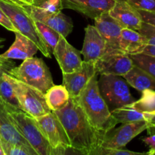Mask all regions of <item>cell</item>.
Segmentation results:
<instances>
[{"label": "cell", "mask_w": 155, "mask_h": 155, "mask_svg": "<svg viewBox=\"0 0 155 155\" xmlns=\"http://www.w3.org/2000/svg\"><path fill=\"white\" fill-rule=\"evenodd\" d=\"M61 123L71 146L89 151L99 144L101 136L91 126L78 103L70 98L65 107L54 112Z\"/></svg>", "instance_id": "obj_1"}, {"label": "cell", "mask_w": 155, "mask_h": 155, "mask_svg": "<svg viewBox=\"0 0 155 155\" xmlns=\"http://www.w3.org/2000/svg\"><path fill=\"white\" fill-rule=\"evenodd\" d=\"M74 99L83 110L91 126L101 136L117 125L110 109L100 94L97 74L91 78L80 95Z\"/></svg>", "instance_id": "obj_2"}, {"label": "cell", "mask_w": 155, "mask_h": 155, "mask_svg": "<svg viewBox=\"0 0 155 155\" xmlns=\"http://www.w3.org/2000/svg\"><path fill=\"white\" fill-rule=\"evenodd\" d=\"M3 103L15 127L37 154L51 155L52 148L41 132L35 118L21 109L4 101Z\"/></svg>", "instance_id": "obj_3"}, {"label": "cell", "mask_w": 155, "mask_h": 155, "mask_svg": "<svg viewBox=\"0 0 155 155\" xmlns=\"http://www.w3.org/2000/svg\"><path fill=\"white\" fill-rule=\"evenodd\" d=\"M0 8L7 15L18 32L33 41L45 57H51V51L42 40L36 28L35 20L21 5L7 0H0Z\"/></svg>", "instance_id": "obj_4"}, {"label": "cell", "mask_w": 155, "mask_h": 155, "mask_svg": "<svg viewBox=\"0 0 155 155\" xmlns=\"http://www.w3.org/2000/svg\"><path fill=\"white\" fill-rule=\"evenodd\" d=\"M7 74L44 94L54 86L49 69L45 62L38 58L24 60L19 67H14Z\"/></svg>", "instance_id": "obj_5"}, {"label": "cell", "mask_w": 155, "mask_h": 155, "mask_svg": "<svg viewBox=\"0 0 155 155\" xmlns=\"http://www.w3.org/2000/svg\"><path fill=\"white\" fill-rule=\"evenodd\" d=\"M98 83L100 94L108 108H118L136 101L130 93L127 83L118 76L101 75Z\"/></svg>", "instance_id": "obj_6"}, {"label": "cell", "mask_w": 155, "mask_h": 155, "mask_svg": "<svg viewBox=\"0 0 155 155\" xmlns=\"http://www.w3.org/2000/svg\"><path fill=\"white\" fill-rule=\"evenodd\" d=\"M12 82L21 110L34 118L44 116L51 111L47 105L45 94L12 77Z\"/></svg>", "instance_id": "obj_7"}, {"label": "cell", "mask_w": 155, "mask_h": 155, "mask_svg": "<svg viewBox=\"0 0 155 155\" xmlns=\"http://www.w3.org/2000/svg\"><path fill=\"white\" fill-rule=\"evenodd\" d=\"M146 129L145 120L124 124L119 128L112 129L103 135L100 139L99 145L107 149L122 148Z\"/></svg>", "instance_id": "obj_8"}, {"label": "cell", "mask_w": 155, "mask_h": 155, "mask_svg": "<svg viewBox=\"0 0 155 155\" xmlns=\"http://www.w3.org/2000/svg\"><path fill=\"white\" fill-rule=\"evenodd\" d=\"M134 66L130 54L121 50L107 51L95 62L97 74L124 77Z\"/></svg>", "instance_id": "obj_9"}, {"label": "cell", "mask_w": 155, "mask_h": 155, "mask_svg": "<svg viewBox=\"0 0 155 155\" xmlns=\"http://www.w3.org/2000/svg\"><path fill=\"white\" fill-rule=\"evenodd\" d=\"M21 6L33 19L51 27L61 36L66 38L72 32L74 28L72 20L61 12L56 14H45L34 5L22 4Z\"/></svg>", "instance_id": "obj_10"}, {"label": "cell", "mask_w": 155, "mask_h": 155, "mask_svg": "<svg viewBox=\"0 0 155 155\" xmlns=\"http://www.w3.org/2000/svg\"><path fill=\"white\" fill-rule=\"evenodd\" d=\"M35 120L51 148L71 145L68 135L54 112L51 111Z\"/></svg>", "instance_id": "obj_11"}, {"label": "cell", "mask_w": 155, "mask_h": 155, "mask_svg": "<svg viewBox=\"0 0 155 155\" xmlns=\"http://www.w3.org/2000/svg\"><path fill=\"white\" fill-rule=\"evenodd\" d=\"M52 52L62 74H71L82 68L83 61L81 58V52L71 45L64 36H60Z\"/></svg>", "instance_id": "obj_12"}, {"label": "cell", "mask_w": 155, "mask_h": 155, "mask_svg": "<svg viewBox=\"0 0 155 155\" xmlns=\"http://www.w3.org/2000/svg\"><path fill=\"white\" fill-rule=\"evenodd\" d=\"M98 74L95 62L83 61L79 71L71 74H63V86L68 90L71 98H76L93 76Z\"/></svg>", "instance_id": "obj_13"}, {"label": "cell", "mask_w": 155, "mask_h": 155, "mask_svg": "<svg viewBox=\"0 0 155 155\" xmlns=\"http://www.w3.org/2000/svg\"><path fill=\"white\" fill-rule=\"evenodd\" d=\"M94 21L95 27L106 42L105 52L120 50L119 48V39L124 27L114 19L108 12L101 14Z\"/></svg>", "instance_id": "obj_14"}, {"label": "cell", "mask_w": 155, "mask_h": 155, "mask_svg": "<svg viewBox=\"0 0 155 155\" xmlns=\"http://www.w3.org/2000/svg\"><path fill=\"white\" fill-rule=\"evenodd\" d=\"M0 139L12 145H18L30 155H38L15 127L5 104L0 98Z\"/></svg>", "instance_id": "obj_15"}, {"label": "cell", "mask_w": 155, "mask_h": 155, "mask_svg": "<svg viewBox=\"0 0 155 155\" xmlns=\"http://www.w3.org/2000/svg\"><path fill=\"white\" fill-rule=\"evenodd\" d=\"M108 13L124 28L138 31L143 23L138 9L124 0H115V2Z\"/></svg>", "instance_id": "obj_16"}, {"label": "cell", "mask_w": 155, "mask_h": 155, "mask_svg": "<svg viewBox=\"0 0 155 155\" xmlns=\"http://www.w3.org/2000/svg\"><path fill=\"white\" fill-rule=\"evenodd\" d=\"M106 51V42L95 26L88 25L85 28V37L81 54L83 61L95 62Z\"/></svg>", "instance_id": "obj_17"}, {"label": "cell", "mask_w": 155, "mask_h": 155, "mask_svg": "<svg viewBox=\"0 0 155 155\" xmlns=\"http://www.w3.org/2000/svg\"><path fill=\"white\" fill-rule=\"evenodd\" d=\"M114 2L115 0H62L64 8L72 9L93 20L108 12Z\"/></svg>", "instance_id": "obj_18"}, {"label": "cell", "mask_w": 155, "mask_h": 155, "mask_svg": "<svg viewBox=\"0 0 155 155\" xmlns=\"http://www.w3.org/2000/svg\"><path fill=\"white\" fill-rule=\"evenodd\" d=\"M15 33V42L7 51L1 55L11 60L18 59L23 61L33 57L39 50L36 44L20 32L18 31Z\"/></svg>", "instance_id": "obj_19"}, {"label": "cell", "mask_w": 155, "mask_h": 155, "mask_svg": "<svg viewBox=\"0 0 155 155\" xmlns=\"http://www.w3.org/2000/svg\"><path fill=\"white\" fill-rule=\"evenodd\" d=\"M147 44L145 38L138 31L124 28L119 39V48L128 54H139L142 52Z\"/></svg>", "instance_id": "obj_20"}, {"label": "cell", "mask_w": 155, "mask_h": 155, "mask_svg": "<svg viewBox=\"0 0 155 155\" xmlns=\"http://www.w3.org/2000/svg\"><path fill=\"white\" fill-rule=\"evenodd\" d=\"M124 77L130 86L138 91L142 92L145 89H155L154 79L136 65Z\"/></svg>", "instance_id": "obj_21"}, {"label": "cell", "mask_w": 155, "mask_h": 155, "mask_svg": "<svg viewBox=\"0 0 155 155\" xmlns=\"http://www.w3.org/2000/svg\"><path fill=\"white\" fill-rule=\"evenodd\" d=\"M47 105L53 112L58 111L66 106L70 100V95L63 85L53 86L45 94Z\"/></svg>", "instance_id": "obj_22"}, {"label": "cell", "mask_w": 155, "mask_h": 155, "mask_svg": "<svg viewBox=\"0 0 155 155\" xmlns=\"http://www.w3.org/2000/svg\"><path fill=\"white\" fill-rule=\"evenodd\" d=\"M0 98L4 102L21 109L12 85V77L7 73H4L0 79Z\"/></svg>", "instance_id": "obj_23"}, {"label": "cell", "mask_w": 155, "mask_h": 155, "mask_svg": "<svg viewBox=\"0 0 155 155\" xmlns=\"http://www.w3.org/2000/svg\"><path fill=\"white\" fill-rule=\"evenodd\" d=\"M110 114L113 117L117 124L120 123L124 124L145 120L144 113L138 111L130 107L129 105L114 109L110 111Z\"/></svg>", "instance_id": "obj_24"}, {"label": "cell", "mask_w": 155, "mask_h": 155, "mask_svg": "<svg viewBox=\"0 0 155 155\" xmlns=\"http://www.w3.org/2000/svg\"><path fill=\"white\" fill-rule=\"evenodd\" d=\"M140 99L129 104L130 107L142 113H151L155 111V90L145 89L142 91Z\"/></svg>", "instance_id": "obj_25"}, {"label": "cell", "mask_w": 155, "mask_h": 155, "mask_svg": "<svg viewBox=\"0 0 155 155\" xmlns=\"http://www.w3.org/2000/svg\"><path fill=\"white\" fill-rule=\"evenodd\" d=\"M35 24H36L38 31L40 33L42 40L47 45L49 51L52 52L54 47L56 46L58 42L61 35L55 30L51 29V27H48L39 21H36V20H35Z\"/></svg>", "instance_id": "obj_26"}, {"label": "cell", "mask_w": 155, "mask_h": 155, "mask_svg": "<svg viewBox=\"0 0 155 155\" xmlns=\"http://www.w3.org/2000/svg\"><path fill=\"white\" fill-rule=\"evenodd\" d=\"M130 58L134 65L143 70L155 80V57L143 53H139L130 54Z\"/></svg>", "instance_id": "obj_27"}, {"label": "cell", "mask_w": 155, "mask_h": 155, "mask_svg": "<svg viewBox=\"0 0 155 155\" xmlns=\"http://www.w3.org/2000/svg\"><path fill=\"white\" fill-rule=\"evenodd\" d=\"M45 14H56L64 8L62 0H45L39 5H36Z\"/></svg>", "instance_id": "obj_28"}, {"label": "cell", "mask_w": 155, "mask_h": 155, "mask_svg": "<svg viewBox=\"0 0 155 155\" xmlns=\"http://www.w3.org/2000/svg\"><path fill=\"white\" fill-rule=\"evenodd\" d=\"M51 155H89V151L69 146H58L51 149Z\"/></svg>", "instance_id": "obj_29"}, {"label": "cell", "mask_w": 155, "mask_h": 155, "mask_svg": "<svg viewBox=\"0 0 155 155\" xmlns=\"http://www.w3.org/2000/svg\"><path fill=\"white\" fill-rule=\"evenodd\" d=\"M0 145L4 151L5 155H30L22 147L12 145L0 139Z\"/></svg>", "instance_id": "obj_30"}, {"label": "cell", "mask_w": 155, "mask_h": 155, "mask_svg": "<svg viewBox=\"0 0 155 155\" xmlns=\"http://www.w3.org/2000/svg\"><path fill=\"white\" fill-rule=\"evenodd\" d=\"M138 32L145 38L148 45H155V26L143 22Z\"/></svg>", "instance_id": "obj_31"}, {"label": "cell", "mask_w": 155, "mask_h": 155, "mask_svg": "<svg viewBox=\"0 0 155 155\" xmlns=\"http://www.w3.org/2000/svg\"><path fill=\"white\" fill-rule=\"evenodd\" d=\"M138 10L155 12V0H124Z\"/></svg>", "instance_id": "obj_32"}, {"label": "cell", "mask_w": 155, "mask_h": 155, "mask_svg": "<svg viewBox=\"0 0 155 155\" xmlns=\"http://www.w3.org/2000/svg\"><path fill=\"white\" fill-rule=\"evenodd\" d=\"M15 64L11 59L5 58L0 54V79L4 73H8L14 68Z\"/></svg>", "instance_id": "obj_33"}, {"label": "cell", "mask_w": 155, "mask_h": 155, "mask_svg": "<svg viewBox=\"0 0 155 155\" xmlns=\"http://www.w3.org/2000/svg\"><path fill=\"white\" fill-rule=\"evenodd\" d=\"M147 122V131L149 136L155 135V113H144Z\"/></svg>", "instance_id": "obj_34"}, {"label": "cell", "mask_w": 155, "mask_h": 155, "mask_svg": "<svg viewBox=\"0 0 155 155\" xmlns=\"http://www.w3.org/2000/svg\"><path fill=\"white\" fill-rule=\"evenodd\" d=\"M0 25L4 27L5 28L7 29V30H9V31L14 32V33L18 32V30H16V28L14 27L12 21H10V19L8 18L7 15L3 12V11L2 10L1 8H0Z\"/></svg>", "instance_id": "obj_35"}, {"label": "cell", "mask_w": 155, "mask_h": 155, "mask_svg": "<svg viewBox=\"0 0 155 155\" xmlns=\"http://www.w3.org/2000/svg\"><path fill=\"white\" fill-rule=\"evenodd\" d=\"M142 16L143 22L147 24H151L155 26V12H148V11L138 10Z\"/></svg>", "instance_id": "obj_36"}, {"label": "cell", "mask_w": 155, "mask_h": 155, "mask_svg": "<svg viewBox=\"0 0 155 155\" xmlns=\"http://www.w3.org/2000/svg\"><path fill=\"white\" fill-rule=\"evenodd\" d=\"M109 154L110 155H149L148 152H135V151H129V150H124L122 148L119 149H107Z\"/></svg>", "instance_id": "obj_37"}, {"label": "cell", "mask_w": 155, "mask_h": 155, "mask_svg": "<svg viewBox=\"0 0 155 155\" xmlns=\"http://www.w3.org/2000/svg\"><path fill=\"white\" fill-rule=\"evenodd\" d=\"M89 155H110L107 148H104L99 144H96L89 150Z\"/></svg>", "instance_id": "obj_38"}, {"label": "cell", "mask_w": 155, "mask_h": 155, "mask_svg": "<svg viewBox=\"0 0 155 155\" xmlns=\"http://www.w3.org/2000/svg\"><path fill=\"white\" fill-rule=\"evenodd\" d=\"M142 141L149 147L150 149L155 148V135H151L147 137L142 138Z\"/></svg>", "instance_id": "obj_39"}, {"label": "cell", "mask_w": 155, "mask_h": 155, "mask_svg": "<svg viewBox=\"0 0 155 155\" xmlns=\"http://www.w3.org/2000/svg\"><path fill=\"white\" fill-rule=\"evenodd\" d=\"M141 53L143 54H148V55L154 56L155 57V45H147L143 50L142 51Z\"/></svg>", "instance_id": "obj_40"}, {"label": "cell", "mask_w": 155, "mask_h": 155, "mask_svg": "<svg viewBox=\"0 0 155 155\" xmlns=\"http://www.w3.org/2000/svg\"><path fill=\"white\" fill-rule=\"evenodd\" d=\"M18 1L20 2L27 5H33V3H34V0H18Z\"/></svg>", "instance_id": "obj_41"}, {"label": "cell", "mask_w": 155, "mask_h": 155, "mask_svg": "<svg viewBox=\"0 0 155 155\" xmlns=\"http://www.w3.org/2000/svg\"><path fill=\"white\" fill-rule=\"evenodd\" d=\"M5 41V39H4V38L1 37L0 36V48H2L3 45H4V42Z\"/></svg>", "instance_id": "obj_42"}, {"label": "cell", "mask_w": 155, "mask_h": 155, "mask_svg": "<svg viewBox=\"0 0 155 155\" xmlns=\"http://www.w3.org/2000/svg\"><path fill=\"white\" fill-rule=\"evenodd\" d=\"M44 1H45V0H34V3H33V5H39V4H41V3Z\"/></svg>", "instance_id": "obj_43"}, {"label": "cell", "mask_w": 155, "mask_h": 155, "mask_svg": "<svg viewBox=\"0 0 155 155\" xmlns=\"http://www.w3.org/2000/svg\"><path fill=\"white\" fill-rule=\"evenodd\" d=\"M149 155H155V148H153V149H150L149 151Z\"/></svg>", "instance_id": "obj_44"}, {"label": "cell", "mask_w": 155, "mask_h": 155, "mask_svg": "<svg viewBox=\"0 0 155 155\" xmlns=\"http://www.w3.org/2000/svg\"><path fill=\"white\" fill-rule=\"evenodd\" d=\"M7 1H11V2H15V3H18V4H19V5H22V4H24V3H21V2H20L19 1H18V0H7Z\"/></svg>", "instance_id": "obj_45"}, {"label": "cell", "mask_w": 155, "mask_h": 155, "mask_svg": "<svg viewBox=\"0 0 155 155\" xmlns=\"http://www.w3.org/2000/svg\"><path fill=\"white\" fill-rule=\"evenodd\" d=\"M0 155H5L4 151H3L2 148V147H1V145H0Z\"/></svg>", "instance_id": "obj_46"}, {"label": "cell", "mask_w": 155, "mask_h": 155, "mask_svg": "<svg viewBox=\"0 0 155 155\" xmlns=\"http://www.w3.org/2000/svg\"><path fill=\"white\" fill-rule=\"evenodd\" d=\"M151 113H155V111L154 112H151Z\"/></svg>", "instance_id": "obj_47"}]
</instances>
